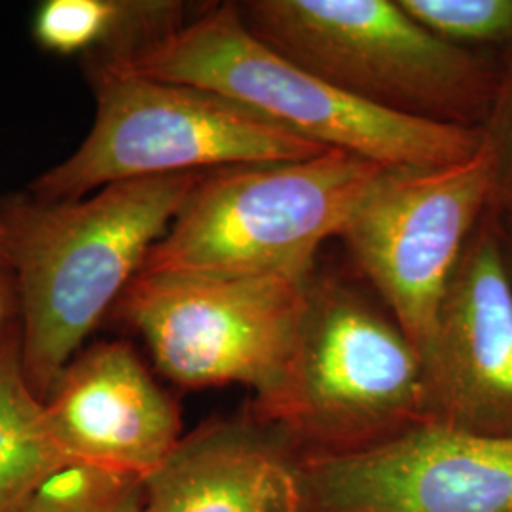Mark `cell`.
<instances>
[{
	"label": "cell",
	"mask_w": 512,
	"mask_h": 512,
	"mask_svg": "<svg viewBox=\"0 0 512 512\" xmlns=\"http://www.w3.org/2000/svg\"><path fill=\"white\" fill-rule=\"evenodd\" d=\"M490 209L482 154L437 169H391L353 213L340 239L420 351L476 224Z\"/></svg>",
	"instance_id": "obj_8"
},
{
	"label": "cell",
	"mask_w": 512,
	"mask_h": 512,
	"mask_svg": "<svg viewBox=\"0 0 512 512\" xmlns=\"http://www.w3.org/2000/svg\"><path fill=\"white\" fill-rule=\"evenodd\" d=\"M251 406L304 458L342 454L429 421L427 374L391 315L342 279L313 274L281 387Z\"/></svg>",
	"instance_id": "obj_5"
},
{
	"label": "cell",
	"mask_w": 512,
	"mask_h": 512,
	"mask_svg": "<svg viewBox=\"0 0 512 512\" xmlns=\"http://www.w3.org/2000/svg\"><path fill=\"white\" fill-rule=\"evenodd\" d=\"M311 277L139 274L116 306L165 378L188 389L243 385L262 406L291 363Z\"/></svg>",
	"instance_id": "obj_7"
},
{
	"label": "cell",
	"mask_w": 512,
	"mask_h": 512,
	"mask_svg": "<svg viewBox=\"0 0 512 512\" xmlns=\"http://www.w3.org/2000/svg\"><path fill=\"white\" fill-rule=\"evenodd\" d=\"M118 69L219 93L317 147L391 169L461 164L475 158L482 143L480 129L406 118L336 90L256 37L236 2L205 8Z\"/></svg>",
	"instance_id": "obj_2"
},
{
	"label": "cell",
	"mask_w": 512,
	"mask_h": 512,
	"mask_svg": "<svg viewBox=\"0 0 512 512\" xmlns=\"http://www.w3.org/2000/svg\"><path fill=\"white\" fill-rule=\"evenodd\" d=\"M141 509V480L92 467H69L52 476L23 512H141Z\"/></svg>",
	"instance_id": "obj_16"
},
{
	"label": "cell",
	"mask_w": 512,
	"mask_h": 512,
	"mask_svg": "<svg viewBox=\"0 0 512 512\" xmlns=\"http://www.w3.org/2000/svg\"><path fill=\"white\" fill-rule=\"evenodd\" d=\"M73 467L44 401L27 380L19 321L0 336V512H23L52 476Z\"/></svg>",
	"instance_id": "obj_14"
},
{
	"label": "cell",
	"mask_w": 512,
	"mask_h": 512,
	"mask_svg": "<svg viewBox=\"0 0 512 512\" xmlns=\"http://www.w3.org/2000/svg\"><path fill=\"white\" fill-rule=\"evenodd\" d=\"M404 12L440 40L475 50L512 44V0H399Z\"/></svg>",
	"instance_id": "obj_15"
},
{
	"label": "cell",
	"mask_w": 512,
	"mask_h": 512,
	"mask_svg": "<svg viewBox=\"0 0 512 512\" xmlns=\"http://www.w3.org/2000/svg\"><path fill=\"white\" fill-rule=\"evenodd\" d=\"M141 512H311L304 456L253 406L213 418L143 480Z\"/></svg>",
	"instance_id": "obj_12"
},
{
	"label": "cell",
	"mask_w": 512,
	"mask_h": 512,
	"mask_svg": "<svg viewBox=\"0 0 512 512\" xmlns=\"http://www.w3.org/2000/svg\"><path fill=\"white\" fill-rule=\"evenodd\" d=\"M499 224H501V243H503V255L507 262V270L512 281V205L499 213Z\"/></svg>",
	"instance_id": "obj_19"
},
{
	"label": "cell",
	"mask_w": 512,
	"mask_h": 512,
	"mask_svg": "<svg viewBox=\"0 0 512 512\" xmlns=\"http://www.w3.org/2000/svg\"><path fill=\"white\" fill-rule=\"evenodd\" d=\"M245 25L262 42L370 107L442 126L480 129L501 65L452 46L399 0H247Z\"/></svg>",
	"instance_id": "obj_4"
},
{
	"label": "cell",
	"mask_w": 512,
	"mask_h": 512,
	"mask_svg": "<svg viewBox=\"0 0 512 512\" xmlns=\"http://www.w3.org/2000/svg\"><path fill=\"white\" fill-rule=\"evenodd\" d=\"M387 171L344 150L207 171L139 274L308 279Z\"/></svg>",
	"instance_id": "obj_3"
},
{
	"label": "cell",
	"mask_w": 512,
	"mask_h": 512,
	"mask_svg": "<svg viewBox=\"0 0 512 512\" xmlns=\"http://www.w3.org/2000/svg\"><path fill=\"white\" fill-rule=\"evenodd\" d=\"M429 421L512 435V281L499 213L486 211L440 300L423 353Z\"/></svg>",
	"instance_id": "obj_10"
},
{
	"label": "cell",
	"mask_w": 512,
	"mask_h": 512,
	"mask_svg": "<svg viewBox=\"0 0 512 512\" xmlns=\"http://www.w3.org/2000/svg\"><path fill=\"white\" fill-rule=\"evenodd\" d=\"M44 408L73 467L143 482L183 439L179 406L126 342L78 353Z\"/></svg>",
	"instance_id": "obj_11"
},
{
	"label": "cell",
	"mask_w": 512,
	"mask_h": 512,
	"mask_svg": "<svg viewBox=\"0 0 512 512\" xmlns=\"http://www.w3.org/2000/svg\"><path fill=\"white\" fill-rule=\"evenodd\" d=\"M179 0H48L35 37L55 54H93L90 65L126 67L188 21Z\"/></svg>",
	"instance_id": "obj_13"
},
{
	"label": "cell",
	"mask_w": 512,
	"mask_h": 512,
	"mask_svg": "<svg viewBox=\"0 0 512 512\" xmlns=\"http://www.w3.org/2000/svg\"><path fill=\"white\" fill-rule=\"evenodd\" d=\"M304 471L311 512H512V435L425 421Z\"/></svg>",
	"instance_id": "obj_9"
},
{
	"label": "cell",
	"mask_w": 512,
	"mask_h": 512,
	"mask_svg": "<svg viewBox=\"0 0 512 512\" xmlns=\"http://www.w3.org/2000/svg\"><path fill=\"white\" fill-rule=\"evenodd\" d=\"M92 131L33 184L38 202H76L107 184L304 160L325 152L219 93L92 65Z\"/></svg>",
	"instance_id": "obj_6"
},
{
	"label": "cell",
	"mask_w": 512,
	"mask_h": 512,
	"mask_svg": "<svg viewBox=\"0 0 512 512\" xmlns=\"http://www.w3.org/2000/svg\"><path fill=\"white\" fill-rule=\"evenodd\" d=\"M202 177L129 179L84 202H14L0 213L18 289L23 366L42 401Z\"/></svg>",
	"instance_id": "obj_1"
},
{
	"label": "cell",
	"mask_w": 512,
	"mask_h": 512,
	"mask_svg": "<svg viewBox=\"0 0 512 512\" xmlns=\"http://www.w3.org/2000/svg\"><path fill=\"white\" fill-rule=\"evenodd\" d=\"M19 310L18 289L14 270L10 264V256L6 249V238H4V226L0 222V336L12 327L16 321H12V311Z\"/></svg>",
	"instance_id": "obj_18"
},
{
	"label": "cell",
	"mask_w": 512,
	"mask_h": 512,
	"mask_svg": "<svg viewBox=\"0 0 512 512\" xmlns=\"http://www.w3.org/2000/svg\"><path fill=\"white\" fill-rule=\"evenodd\" d=\"M480 131V154L490 173V211L503 213L512 205V44L501 63L494 105Z\"/></svg>",
	"instance_id": "obj_17"
}]
</instances>
